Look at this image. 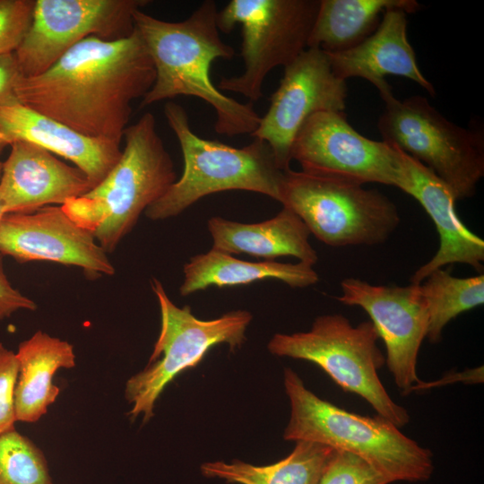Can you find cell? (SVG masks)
Returning a JSON list of instances; mask_svg holds the SVG:
<instances>
[{
    "instance_id": "obj_1",
    "label": "cell",
    "mask_w": 484,
    "mask_h": 484,
    "mask_svg": "<svg viewBox=\"0 0 484 484\" xmlns=\"http://www.w3.org/2000/svg\"><path fill=\"white\" fill-rule=\"evenodd\" d=\"M154 80L153 64L134 28L125 38L82 39L41 74L21 76L14 92L38 113L120 144L133 101L143 98Z\"/></svg>"
},
{
    "instance_id": "obj_2",
    "label": "cell",
    "mask_w": 484,
    "mask_h": 484,
    "mask_svg": "<svg viewBox=\"0 0 484 484\" xmlns=\"http://www.w3.org/2000/svg\"><path fill=\"white\" fill-rule=\"evenodd\" d=\"M217 15L212 0L203 1L181 22L163 21L141 9L134 13V28L155 69L154 82L141 108L177 96L195 97L214 109L218 134H251L261 117L252 102L241 103L228 97L211 80L214 60H229L235 55L233 48L220 39Z\"/></svg>"
},
{
    "instance_id": "obj_3",
    "label": "cell",
    "mask_w": 484,
    "mask_h": 484,
    "mask_svg": "<svg viewBox=\"0 0 484 484\" xmlns=\"http://www.w3.org/2000/svg\"><path fill=\"white\" fill-rule=\"evenodd\" d=\"M123 138L121 156L104 179L62 205L106 253L117 248L141 214L177 180L173 160L151 112L127 126Z\"/></svg>"
},
{
    "instance_id": "obj_4",
    "label": "cell",
    "mask_w": 484,
    "mask_h": 484,
    "mask_svg": "<svg viewBox=\"0 0 484 484\" xmlns=\"http://www.w3.org/2000/svg\"><path fill=\"white\" fill-rule=\"evenodd\" d=\"M290 417L283 437L310 441L355 454L390 483L430 479L433 454L382 416H362L319 398L290 368L284 370Z\"/></svg>"
},
{
    "instance_id": "obj_5",
    "label": "cell",
    "mask_w": 484,
    "mask_h": 484,
    "mask_svg": "<svg viewBox=\"0 0 484 484\" xmlns=\"http://www.w3.org/2000/svg\"><path fill=\"white\" fill-rule=\"evenodd\" d=\"M164 115L182 152L183 172L167 192L144 212L151 220L179 215L203 197L224 191L259 193L279 202L284 176L270 146L254 138L234 147L198 136L179 104L169 101Z\"/></svg>"
},
{
    "instance_id": "obj_6",
    "label": "cell",
    "mask_w": 484,
    "mask_h": 484,
    "mask_svg": "<svg viewBox=\"0 0 484 484\" xmlns=\"http://www.w3.org/2000/svg\"><path fill=\"white\" fill-rule=\"evenodd\" d=\"M378 92L385 102L377 124L382 140L433 171L455 200L472 197L484 176L482 132L449 121L424 96L400 100L390 85Z\"/></svg>"
},
{
    "instance_id": "obj_7",
    "label": "cell",
    "mask_w": 484,
    "mask_h": 484,
    "mask_svg": "<svg viewBox=\"0 0 484 484\" xmlns=\"http://www.w3.org/2000/svg\"><path fill=\"white\" fill-rule=\"evenodd\" d=\"M378 339L371 321L354 326L344 315L331 314L317 316L307 332L274 334L268 350L278 357L317 365L344 391L363 398L377 415L400 428L409 423L410 416L390 397L378 376L385 363Z\"/></svg>"
},
{
    "instance_id": "obj_8",
    "label": "cell",
    "mask_w": 484,
    "mask_h": 484,
    "mask_svg": "<svg viewBox=\"0 0 484 484\" xmlns=\"http://www.w3.org/2000/svg\"><path fill=\"white\" fill-rule=\"evenodd\" d=\"M279 202L331 246L382 244L401 221L396 205L376 189L290 169Z\"/></svg>"
},
{
    "instance_id": "obj_9",
    "label": "cell",
    "mask_w": 484,
    "mask_h": 484,
    "mask_svg": "<svg viewBox=\"0 0 484 484\" xmlns=\"http://www.w3.org/2000/svg\"><path fill=\"white\" fill-rule=\"evenodd\" d=\"M151 286L160 310V330L148 365L130 377L125 397L132 408V419L143 415V422L153 416L156 401L166 386L183 371L197 366L212 347L227 344L231 350L246 340L252 315L246 310L228 312L202 320L189 306L177 307L169 298L162 283L152 278Z\"/></svg>"
},
{
    "instance_id": "obj_10",
    "label": "cell",
    "mask_w": 484,
    "mask_h": 484,
    "mask_svg": "<svg viewBox=\"0 0 484 484\" xmlns=\"http://www.w3.org/2000/svg\"><path fill=\"white\" fill-rule=\"evenodd\" d=\"M320 0H231L218 11L220 31L241 26L244 72L222 77L217 88L243 95L252 101L263 97L267 74L287 66L307 48Z\"/></svg>"
},
{
    "instance_id": "obj_11",
    "label": "cell",
    "mask_w": 484,
    "mask_h": 484,
    "mask_svg": "<svg viewBox=\"0 0 484 484\" xmlns=\"http://www.w3.org/2000/svg\"><path fill=\"white\" fill-rule=\"evenodd\" d=\"M147 0H35L32 21L14 56L22 77L49 69L90 36L116 39L134 30L133 14Z\"/></svg>"
},
{
    "instance_id": "obj_12",
    "label": "cell",
    "mask_w": 484,
    "mask_h": 484,
    "mask_svg": "<svg viewBox=\"0 0 484 484\" xmlns=\"http://www.w3.org/2000/svg\"><path fill=\"white\" fill-rule=\"evenodd\" d=\"M301 171L364 185L378 183L398 188L400 151L356 131L344 113L319 112L298 132L290 151Z\"/></svg>"
},
{
    "instance_id": "obj_13",
    "label": "cell",
    "mask_w": 484,
    "mask_h": 484,
    "mask_svg": "<svg viewBox=\"0 0 484 484\" xmlns=\"http://www.w3.org/2000/svg\"><path fill=\"white\" fill-rule=\"evenodd\" d=\"M347 96L346 81L334 74L327 54L307 48L284 67L269 108L250 136L265 142L279 167L287 170L294 139L303 124L319 112L344 113Z\"/></svg>"
},
{
    "instance_id": "obj_14",
    "label": "cell",
    "mask_w": 484,
    "mask_h": 484,
    "mask_svg": "<svg viewBox=\"0 0 484 484\" xmlns=\"http://www.w3.org/2000/svg\"><path fill=\"white\" fill-rule=\"evenodd\" d=\"M337 300L363 308L386 349V366L397 387L409 393L421 380L417 374L420 345L427 336L428 312L419 285H374L356 278L341 282Z\"/></svg>"
},
{
    "instance_id": "obj_15",
    "label": "cell",
    "mask_w": 484,
    "mask_h": 484,
    "mask_svg": "<svg viewBox=\"0 0 484 484\" xmlns=\"http://www.w3.org/2000/svg\"><path fill=\"white\" fill-rule=\"evenodd\" d=\"M0 255L19 263L48 261L73 265L89 274L115 272L93 234L72 220L62 205L4 214L0 223Z\"/></svg>"
},
{
    "instance_id": "obj_16",
    "label": "cell",
    "mask_w": 484,
    "mask_h": 484,
    "mask_svg": "<svg viewBox=\"0 0 484 484\" xmlns=\"http://www.w3.org/2000/svg\"><path fill=\"white\" fill-rule=\"evenodd\" d=\"M3 162L0 200L4 214L30 213L63 205L92 188L85 174L48 151L28 142H14Z\"/></svg>"
},
{
    "instance_id": "obj_17",
    "label": "cell",
    "mask_w": 484,
    "mask_h": 484,
    "mask_svg": "<svg viewBox=\"0 0 484 484\" xmlns=\"http://www.w3.org/2000/svg\"><path fill=\"white\" fill-rule=\"evenodd\" d=\"M400 165L398 188L421 204L435 223L440 241L435 255L413 273L411 283L419 284L433 271L456 263L469 264L480 272L484 240L458 217L451 189L433 171L401 151Z\"/></svg>"
},
{
    "instance_id": "obj_18",
    "label": "cell",
    "mask_w": 484,
    "mask_h": 484,
    "mask_svg": "<svg viewBox=\"0 0 484 484\" xmlns=\"http://www.w3.org/2000/svg\"><path fill=\"white\" fill-rule=\"evenodd\" d=\"M0 138L10 145L28 142L63 157L82 171L92 187L119 160L120 144L83 135L65 125L22 105H0Z\"/></svg>"
},
{
    "instance_id": "obj_19",
    "label": "cell",
    "mask_w": 484,
    "mask_h": 484,
    "mask_svg": "<svg viewBox=\"0 0 484 484\" xmlns=\"http://www.w3.org/2000/svg\"><path fill=\"white\" fill-rule=\"evenodd\" d=\"M406 14L400 9L387 10L376 30L362 42L344 51L326 53L334 74L344 81L365 79L377 91L389 85L386 76H401L435 96V88L421 73L409 42Z\"/></svg>"
},
{
    "instance_id": "obj_20",
    "label": "cell",
    "mask_w": 484,
    "mask_h": 484,
    "mask_svg": "<svg viewBox=\"0 0 484 484\" xmlns=\"http://www.w3.org/2000/svg\"><path fill=\"white\" fill-rule=\"evenodd\" d=\"M212 248L233 255L247 254L273 261L293 256L314 266L317 253L309 242L310 232L302 220L288 208L258 223H240L221 217L207 221Z\"/></svg>"
},
{
    "instance_id": "obj_21",
    "label": "cell",
    "mask_w": 484,
    "mask_h": 484,
    "mask_svg": "<svg viewBox=\"0 0 484 484\" xmlns=\"http://www.w3.org/2000/svg\"><path fill=\"white\" fill-rule=\"evenodd\" d=\"M15 354L16 420L35 423L48 412L60 393V388L53 383L54 376L59 369L75 367V353L68 341L38 331L19 344Z\"/></svg>"
},
{
    "instance_id": "obj_22",
    "label": "cell",
    "mask_w": 484,
    "mask_h": 484,
    "mask_svg": "<svg viewBox=\"0 0 484 484\" xmlns=\"http://www.w3.org/2000/svg\"><path fill=\"white\" fill-rule=\"evenodd\" d=\"M183 272L184 280L179 288L181 296L210 287L247 285L267 279L281 281L292 288L308 287L319 281L313 266L303 262H249L212 247L206 253L190 257L184 264Z\"/></svg>"
},
{
    "instance_id": "obj_23",
    "label": "cell",
    "mask_w": 484,
    "mask_h": 484,
    "mask_svg": "<svg viewBox=\"0 0 484 484\" xmlns=\"http://www.w3.org/2000/svg\"><path fill=\"white\" fill-rule=\"evenodd\" d=\"M391 9L415 13V0H320L307 48L325 53L350 49L370 36Z\"/></svg>"
},
{
    "instance_id": "obj_24",
    "label": "cell",
    "mask_w": 484,
    "mask_h": 484,
    "mask_svg": "<svg viewBox=\"0 0 484 484\" xmlns=\"http://www.w3.org/2000/svg\"><path fill=\"white\" fill-rule=\"evenodd\" d=\"M334 453V449L310 441H297L292 452L268 465H253L239 460L205 462L201 472L238 484H316Z\"/></svg>"
},
{
    "instance_id": "obj_25",
    "label": "cell",
    "mask_w": 484,
    "mask_h": 484,
    "mask_svg": "<svg viewBox=\"0 0 484 484\" xmlns=\"http://www.w3.org/2000/svg\"><path fill=\"white\" fill-rule=\"evenodd\" d=\"M419 285L428 312L427 338L441 340L445 326L458 315L484 303V275L459 278L451 270L436 269Z\"/></svg>"
},
{
    "instance_id": "obj_26",
    "label": "cell",
    "mask_w": 484,
    "mask_h": 484,
    "mask_svg": "<svg viewBox=\"0 0 484 484\" xmlns=\"http://www.w3.org/2000/svg\"><path fill=\"white\" fill-rule=\"evenodd\" d=\"M0 484H54L42 450L15 428L0 434Z\"/></svg>"
},
{
    "instance_id": "obj_27",
    "label": "cell",
    "mask_w": 484,
    "mask_h": 484,
    "mask_svg": "<svg viewBox=\"0 0 484 484\" xmlns=\"http://www.w3.org/2000/svg\"><path fill=\"white\" fill-rule=\"evenodd\" d=\"M366 461L348 452L334 450L316 484H389Z\"/></svg>"
},
{
    "instance_id": "obj_28",
    "label": "cell",
    "mask_w": 484,
    "mask_h": 484,
    "mask_svg": "<svg viewBox=\"0 0 484 484\" xmlns=\"http://www.w3.org/2000/svg\"><path fill=\"white\" fill-rule=\"evenodd\" d=\"M35 0H0V55L14 53L30 26Z\"/></svg>"
},
{
    "instance_id": "obj_29",
    "label": "cell",
    "mask_w": 484,
    "mask_h": 484,
    "mask_svg": "<svg viewBox=\"0 0 484 484\" xmlns=\"http://www.w3.org/2000/svg\"><path fill=\"white\" fill-rule=\"evenodd\" d=\"M17 377L16 354L0 343V434L15 428L14 391Z\"/></svg>"
},
{
    "instance_id": "obj_30",
    "label": "cell",
    "mask_w": 484,
    "mask_h": 484,
    "mask_svg": "<svg viewBox=\"0 0 484 484\" xmlns=\"http://www.w3.org/2000/svg\"><path fill=\"white\" fill-rule=\"evenodd\" d=\"M36 303L22 294L9 281L5 274L3 256L0 255V322L19 310L34 311Z\"/></svg>"
},
{
    "instance_id": "obj_31",
    "label": "cell",
    "mask_w": 484,
    "mask_h": 484,
    "mask_svg": "<svg viewBox=\"0 0 484 484\" xmlns=\"http://www.w3.org/2000/svg\"><path fill=\"white\" fill-rule=\"evenodd\" d=\"M21 76L14 53L0 55V105L18 101L14 87Z\"/></svg>"
},
{
    "instance_id": "obj_32",
    "label": "cell",
    "mask_w": 484,
    "mask_h": 484,
    "mask_svg": "<svg viewBox=\"0 0 484 484\" xmlns=\"http://www.w3.org/2000/svg\"><path fill=\"white\" fill-rule=\"evenodd\" d=\"M456 381H464L465 383H480L483 381V367H479L475 369L461 372L459 375H449L438 382L424 383L420 382L412 387L411 391L424 390L427 388L436 386L437 385L450 384Z\"/></svg>"
},
{
    "instance_id": "obj_33",
    "label": "cell",
    "mask_w": 484,
    "mask_h": 484,
    "mask_svg": "<svg viewBox=\"0 0 484 484\" xmlns=\"http://www.w3.org/2000/svg\"><path fill=\"white\" fill-rule=\"evenodd\" d=\"M6 146L8 145L0 138V153Z\"/></svg>"
},
{
    "instance_id": "obj_34",
    "label": "cell",
    "mask_w": 484,
    "mask_h": 484,
    "mask_svg": "<svg viewBox=\"0 0 484 484\" xmlns=\"http://www.w3.org/2000/svg\"><path fill=\"white\" fill-rule=\"evenodd\" d=\"M4 215V211H3V205H2V202L0 200V223H1V220H2V218H3Z\"/></svg>"
},
{
    "instance_id": "obj_35",
    "label": "cell",
    "mask_w": 484,
    "mask_h": 484,
    "mask_svg": "<svg viewBox=\"0 0 484 484\" xmlns=\"http://www.w3.org/2000/svg\"><path fill=\"white\" fill-rule=\"evenodd\" d=\"M2 167H3V162L0 160V177H1V172H2Z\"/></svg>"
}]
</instances>
